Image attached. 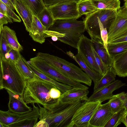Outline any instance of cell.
I'll return each instance as SVG.
<instances>
[{"instance_id":"obj_1","label":"cell","mask_w":127,"mask_h":127,"mask_svg":"<svg viewBox=\"0 0 127 127\" xmlns=\"http://www.w3.org/2000/svg\"><path fill=\"white\" fill-rule=\"evenodd\" d=\"M86 30L84 22L76 19L55 20L53 24L44 32L45 37L56 36L58 40L76 49Z\"/></svg>"},{"instance_id":"obj_2","label":"cell","mask_w":127,"mask_h":127,"mask_svg":"<svg viewBox=\"0 0 127 127\" xmlns=\"http://www.w3.org/2000/svg\"><path fill=\"white\" fill-rule=\"evenodd\" d=\"M79 100L69 104L57 103L50 109L37 104L40 120L44 122L47 127H67L77 109L85 101Z\"/></svg>"},{"instance_id":"obj_3","label":"cell","mask_w":127,"mask_h":127,"mask_svg":"<svg viewBox=\"0 0 127 127\" xmlns=\"http://www.w3.org/2000/svg\"><path fill=\"white\" fill-rule=\"evenodd\" d=\"M54 87H56L35 75L32 79H26L24 99L27 104H38L50 109L56 104L58 100L53 99L51 97V89Z\"/></svg>"},{"instance_id":"obj_4","label":"cell","mask_w":127,"mask_h":127,"mask_svg":"<svg viewBox=\"0 0 127 127\" xmlns=\"http://www.w3.org/2000/svg\"><path fill=\"white\" fill-rule=\"evenodd\" d=\"M0 89L23 95L26 79L17 69L15 63L0 58Z\"/></svg>"},{"instance_id":"obj_5","label":"cell","mask_w":127,"mask_h":127,"mask_svg":"<svg viewBox=\"0 0 127 127\" xmlns=\"http://www.w3.org/2000/svg\"><path fill=\"white\" fill-rule=\"evenodd\" d=\"M36 56L45 60L62 74L76 82L91 86L92 80L81 69L65 60L49 54L38 52Z\"/></svg>"},{"instance_id":"obj_6","label":"cell","mask_w":127,"mask_h":127,"mask_svg":"<svg viewBox=\"0 0 127 127\" xmlns=\"http://www.w3.org/2000/svg\"><path fill=\"white\" fill-rule=\"evenodd\" d=\"M30 64L40 72L59 82L72 87L88 89V87L66 76L42 58L36 56L30 60Z\"/></svg>"},{"instance_id":"obj_7","label":"cell","mask_w":127,"mask_h":127,"mask_svg":"<svg viewBox=\"0 0 127 127\" xmlns=\"http://www.w3.org/2000/svg\"><path fill=\"white\" fill-rule=\"evenodd\" d=\"M101 104L99 101H85L75 111L67 127H89L90 121Z\"/></svg>"},{"instance_id":"obj_8","label":"cell","mask_w":127,"mask_h":127,"mask_svg":"<svg viewBox=\"0 0 127 127\" xmlns=\"http://www.w3.org/2000/svg\"><path fill=\"white\" fill-rule=\"evenodd\" d=\"M93 48L91 39L84 34L82 35L77 45V53L90 68L102 75L100 69L95 61Z\"/></svg>"},{"instance_id":"obj_9","label":"cell","mask_w":127,"mask_h":127,"mask_svg":"<svg viewBox=\"0 0 127 127\" xmlns=\"http://www.w3.org/2000/svg\"><path fill=\"white\" fill-rule=\"evenodd\" d=\"M127 30V6L124 4L118 9L108 30V43Z\"/></svg>"},{"instance_id":"obj_10","label":"cell","mask_w":127,"mask_h":127,"mask_svg":"<svg viewBox=\"0 0 127 127\" xmlns=\"http://www.w3.org/2000/svg\"><path fill=\"white\" fill-rule=\"evenodd\" d=\"M77 2L73 1L58 4L47 7L55 20L77 19L80 17L78 10Z\"/></svg>"},{"instance_id":"obj_11","label":"cell","mask_w":127,"mask_h":127,"mask_svg":"<svg viewBox=\"0 0 127 127\" xmlns=\"http://www.w3.org/2000/svg\"><path fill=\"white\" fill-rule=\"evenodd\" d=\"M33 107L31 111L25 113L19 114L8 110H0V127H8L9 125L28 118L36 117H39V107L34 103L32 104Z\"/></svg>"},{"instance_id":"obj_12","label":"cell","mask_w":127,"mask_h":127,"mask_svg":"<svg viewBox=\"0 0 127 127\" xmlns=\"http://www.w3.org/2000/svg\"><path fill=\"white\" fill-rule=\"evenodd\" d=\"M125 83H123L121 80H115L108 85L100 90L93 92L89 97L88 101H99L101 103L110 99L113 96V92L115 90L125 86Z\"/></svg>"},{"instance_id":"obj_13","label":"cell","mask_w":127,"mask_h":127,"mask_svg":"<svg viewBox=\"0 0 127 127\" xmlns=\"http://www.w3.org/2000/svg\"><path fill=\"white\" fill-rule=\"evenodd\" d=\"M113 114L108 102L101 104L90 121L89 127H104Z\"/></svg>"},{"instance_id":"obj_14","label":"cell","mask_w":127,"mask_h":127,"mask_svg":"<svg viewBox=\"0 0 127 127\" xmlns=\"http://www.w3.org/2000/svg\"><path fill=\"white\" fill-rule=\"evenodd\" d=\"M89 93L88 89L73 87L62 93L57 102L69 104L79 100L87 101Z\"/></svg>"},{"instance_id":"obj_15","label":"cell","mask_w":127,"mask_h":127,"mask_svg":"<svg viewBox=\"0 0 127 127\" xmlns=\"http://www.w3.org/2000/svg\"><path fill=\"white\" fill-rule=\"evenodd\" d=\"M9 95V110L16 113L24 114L30 112L32 108L28 106L24 101L23 95L14 94L6 90Z\"/></svg>"},{"instance_id":"obj_16","label":"cell","mask_w":127,"mask_h":127,"mask_svg":"<svg viewBox=\"0 0 127 127\" xmlns=\"http://www.w3.org/2000/svg\"><path fill=\"white\" fill-rule=\"evenodd\" d=\"M15 10L22 18L26 30L31 29L33 14L29 8L21 0H15Z\"/></svg>"},{"instance_id":"obj_17","label":"cell","mask_w":127,"mask_h":127,"mask_svg":"<svg viewBox=\"0 0 127 127\" xmlns=\"http://www.w3.org/2000/svg\"><path fill=\"white\" fill-rule=\"evenodd\" d=\"M112 66L119 77H127V49L113 57Z\"/></svg>"},{"instance_id":"obj_18","label":"cell","mask_w":127,"mask_h":127,"mask_svg":"<svg viewBox=\"0 0 127 127\" xmlns=\"http://www.w3.org/2000/svg\"><path fill=\"white\" fill-rule=\"evenodd\" d=\"M46 28L41 23L37 16L33 14L31 29L29 35L34 41L40 44L45 41L44 32Z\"/></svg>"},{"instance_id":"obj_19","label":"cell","mask_w":127,"mask_h":127,"mask_svg":"<svg viewBox=\"0 0 127 127\" xmlns=\"http://www.w3.org/2000/svg\"><path fill=\"white\" fill-rule=\"evenodd\" d=\"M91 40L95 49L104 63L109 67L112 66L113 58L105 49L101 38Z\"/></svg>"},{"instance_id":"obj_20","label":"cell","mask_w":127,"mask_h":127,"mask_svg":"<svg viewBox=\"0 0 127 127\" xmlns=\"http://www.w3.org/2000/svg\"><path fill=\"white\" fill-rule=\"evenodd\" d=\"M67 53L75 61L94 83L102 77V76L92 70L86 64L79 53H77L75 55H74L70 51L67 52Z\"/></svg>"},{"instance_id":"obj_21","label":"cell","mask_w":127,"mask_h":127,"mask_svg":"<svg viewBox=\"0 0 127 127\" xmlns=\"http://www.w3.org/2000/svg\"><path fill=\"white\" fill-rule=\"evenodd\" d=\"M22 59L31 70L35 75L54 85L62 93L66 91L71 89L73 88L69 85L57 81L46 76L36 69L22 57Z\"/></svg>"},{"instance_id":"obj_22","label":"cell","mask_w":127,"mask_h":127,"mask_svg":"<svg viewBox=\"0 0 127 127\" xmlns=\"http://www.w3.org/2000/svg\"><path fill=\"white\" fill-rule=\"evenodd\" d=\"M116 75L115 70L111 66L100 79L94 83L93 92L100 90L114 81Z\"/></svg>"},{"instance_id":"obj_23","label":"cell","mask_w":127,"mask_h":127,"mask_svg":"<svg viewBox=\"0 0 127 127\" xmlns=\"http://www.w3.org/2000/svg\"><path fill=\"white\" fill-rule=\"evenodd\" d=\"M2 31L5 39L12 49L20 52L23 50V47L18 42L14 31L7 26H5Z\"/></svg>"},{"instance_id":"obj_24","label":"cell","mask_w":127,"mask_h":127,"mask_svg":"<svg viewBox=\"0 0 127 127\" xmlns=\"http://www.w3.org/2000/svg\"><path fill=\"white\" fill-rule=\"evenodd\" d=\"M97 9L118 10L121 7L120 0H92Z\"/></svg>"},{"instance_id":"obj_25","label":"cell","mask_w":127,"mask_h":127,"mask_svg":"<svg viewBox=\"0 0 127 127\" xmlns=\"http://www.w3.org/2000/svg\"><path fill=\"white\" fill-rule=\"evenodd\" d=\"M77 5L81 16H86L97 10L92 0H81L77 2Z\"/></svg>"},{"instance_id":"obj_26","label":"cell","mask_w":127,"mask_h":127,"mask_svg":"<svg viewBox=\"0 0 127 127\" xmlns=\"http://www.w3.org/2000/svg\"><path fill=\"white\" fill-rule=\"evenodd\" d=\"M37 16L42 24L46 27V30L53 24L55 20L51 12L45 6Z\"/></svg>"},{"instance_id":"obj_27","label":"cell","mask_w":127,"mask_h":127,"mask_svg":"<svg viewBox=\"0 0 127 127\" xmlns=\"http://www.w3.org/2000/svg\"><path fill=\"white\" fill-rule=\"evenodd\" d=\"M15 64L18 70L26 79H31L34 77L35 75L24 61L22 56Z\"/></svg>"},{"instance_id":"obj_28","label":"cell","mask_w":127,"mask_h":127,"mask_svg":"<svg viewBox=\"0 0 127 127\" xmlns=\"http://www.w3.org/2000/svg\"><path fill=\"white\" fill-rule=\"evenodd\" d=\"M30 9L33 14L37 16L45 6L43 0H21Z\"/></svg>"},{"instance_id":"obj_29","label":"cell","mask_w":127,"mask_h":127,"mask_svg":"<svg viewBox=\"0 0 127 127\" xmlns=\"http://www.w3.org/2000/svg\"><path fill=\"white\" fill-rule=\"evenodd\" d=\"M127 49V41L114 44L108 45V50L109 55L113 58L115 55Z\"/></svg>"},{"instance_id":"obj_30","label":"cell","mask_w":127,"mask_h":127,"mask_svg":"<svg viewBox=\"0 0 127 127\" xmlns=\"http://www.w3.org/2000/svg\"><path fill=\"white\" fill-rule=\"evenodd\" d=\"M124 109L113 114L104 127H117L122 123L121 118Z\"/></svg>"},{"instance_id":"obj_31","label":"cell","mask_w":127,"mask_h":127,"mask_svg":"<svg viewBox=\"0 0 127 127\" xmlns=\"http://www.w3.org/2000/svg\"><path fill=\"white\" fill-rule=\"evenodd\" d=\"M39 117H36L27 119L11 124L8 127H34L38 122Z\"/></svg>"},{"instance_id":"obj_32","label":"cell","mask_w":127,"mask_h":127,"mask_svg":"<svg viewBox=\"0 0 127 127\" xmlns=\"http://www.w3.org/2000/svg\"><path fill=\"white\" fill-rule=\"evenodd\" d=\"M0 12L11 18L14 22H21L20 17L15 13L13 10L8 7L0 1Z\"/></svg>"},{"instance_id":"obj_33","label":"cell","mask_w":127,"mask_h":127,"mask_svg":"<svg viewBox=\"0 0 127 127\" xmlns=\"http://www.w3.org/2000/svg\"><path fill=\"white\" fill-rule=\"evenodd\" d=\"M108 102L113 114L124 109L123 102L116 95H114L113 97L109 99Z\"/></svg>"},{"instance_id":"obj_34","label":"cell","mask_w":127,"mask_h":127,"mask_svg":"<svg viewBox=\"0 0 127 127\" xmlns=\"http://www.w3.org/2000/svg\"><path fill=\"white\" fill-rule=\"evenodd\" d=\"M0 58H4L5 54L12 48L5 39L2 30L0 32Z\"/></svg>"},{"instance_id":"obj_35","label":"cell","mask_w":127,"mask_h":127,"mask_svg":"<svg viewBox=\"0 0 127 127\" xmlns=\"http://www.w3.org/2000/svg\"><path fill=\"white\" fill-rule=\"evenodd\" d=\"M95 12L98 19L101 38L103 41L104 47L106 50L108 52V31L106 28L104 27L103 24L100 22L97 14L96 11H95Z\"/></svg>"},{"instance_id":"obj_36","label":"cell","mask_w":127,"mask_h":127,"mask_svg":"<svg viewBox=\"0 0 127 127\" xmlns=\"http://www.w3.org/2000/svg\"><path fill=\"white\" fill-rule=\"evenodd\" d=\"M81 0H43L45 5L47 7L56 4L66 2L76 1Z\"/></svg>"},{"instance_id":"obj_37","label":"cell","mask_w":127,"mask_h":127,"mask_svg":"<svg viewBox=\"0 0 127 127\" xmlns=\"http://www.w3.org/2000/svg\"><path fill=\"white\" fill-rule=\"evenodd\" d=\"M127 41V30L115 39L108 43L114 44Z\"/></svg>"},{"instance_id":"obj_38","label":"cell","mask_w":127,"mask_h":127,"mask_svg":"<svg viewBox=\"0 0 127 127\" xmlns=\"http://www.w3.org/2000/svg\"><path fill=\"white\" fill-rule=\"evenodd\" d=\"M20 52L17 50L11 49L9 52V60L15 63L21 56Z\"/></svg>"},{"instance_id":"obj_39","label":"cell","mask_w":127,"mask_h":127,"mask_svg":"<svg viewBox=\"0 0 127 127\" xmlns=\"http://www.w3.org/2000/svg\"><path fill=\"white\" fill-rule=\"evenodd\" d=\"M12 19L0 12V32L2 30L3 25L8 23H12Z\"/></svg>"},{"instance_id":"obj_40","label":"cell","mask_w":127,"mask_h":127,"mask_svg":"<svg viewBox=\"0 0 127 127\" xmlns=\"http://www.w3.org/2000/svg\"><path fill=\"white\" fill-rule=\"evenodd\" d=\"M121 122L127 127V109H124L123 112Z\"/></svg>"},{"instance_id":"obj_41","label":"cell","mask_w":127,"mask_h":127,"mask_svg":"<svg viewBox=\"0 0 127 127\" xmlns=\"http://www.w3.org/2000/svg\"><path fill=\"white\" fill-rule=\"evenodd\" d=\"M116 95L123 103L127 98V93H126L124 92Z\"/></svg>"},{"instance_id":"obj_42","label":"cell","mask_w":127,"mask_h":127,"mask_svg":"<svg viewBox=\"0 0 127 127\" xmlns=\"http://www.w3.org/2000/svg\"><path fill=\"white\" fill-rule=\"evenodd\" d=\"M0 1L9 8L13 10H15L14 6L10 0H0Z\"/></svg>"},{"instance_id":"obj_43","label":"cell","mask_w":127,"mask_h":127,"mask_svg":"<svg viewBox=\"0 0 127 127\" xmlns=\"http://www.w3.org/2000/svg\"><path fill=\"white\" fill-rule=\"evenodd\" d=\"M123 107L124 109H127V98L123 103Z\"/></svg>"},{"instance_id":"obj_44","label":"cell","mask_w":127,"mask_h":127,"mask_svg":"<svg viewBox=\"0 0 127 127\" xmlns=\"http://www.w3.org/2000/svg\"><path fill=\"white\" fill-rule=\"evenodd\" d=\"M51 38L53 41H56L58 40V38L54 36H51Z\"/></svg>"},{"instance_id":"obj_45","label":"cell","mask_w":127,"mask_h":127,"mask_svg":"<svg viewBox=\"0 0 127 127\" xmlns=\"http://www.w3.org/2000/svg\"><path fill=\"white\" fill-rule=\"evenodd\" d=\"M15 7V0H10Z\"/></svg>"},{"instance_id":"obj_46","label":"cell","mask_w":127,"mask_h":127,"mask_svg":"<svg viewBox=\"0 0 127 127\" xmlns=\"http://www.w3.org/2000/svg\"><path fill=\"white\" fill-rule=\"evenodd\" d=\"M124 4L127 6V0H125Z\"/></svg>"}]
</instances>
